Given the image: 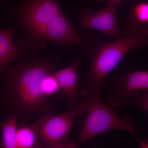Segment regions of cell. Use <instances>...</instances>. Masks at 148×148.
I'll return each instance as SVG.
<instances>
[{
	"instance_id": "7",
	"label": "cell",
	"mask_w": 148,
	"mask_h": 148,
	"mask_svg": "<svg viewBox=\"0 0 148 148\" xmlns=\"http://www.w3.org/2000/svg\"><path fill=\"white\" fill-rule=\"evenodd\" d=\"M62 12L58 0H34L24 12L23 21L29 32L38 37L46 26Z\"/></svg>"
},
{
	"instance_id": "4",
	"label": "cell",
	"mask_w": 148,
	"mask_h": 148,
	"mask_svg": "<svg viewBox=\"0 0 148 148\" xmlns=\"http://www.w3.org/2000/svg\"><path fill=\"white\" fill-rule=\"evenodd\" d=\"M101 94L95 93L94 100L87 111L77 143L78 145L109 130H123L133 136L138 132L132 118L130 116L122 118L118 116L113 108L103 103Z\"/></svg>"
},
{
	"instance_id": "3",
	"label": "cell",
	"mask_w": 148,
	"mask_h": 148,
	"mask_svg": "<svg viewBox=\"0 0 148 148\" xmlns=\"http://www.w3.org/2000/svg\"><path fill=\"white\" fill-rule=\"evenodd\" d=\"M95 96V93L83 89L81 97L67 112L57 115L44 114L34 123L42 147H77V143L69 142L68 135L76 118L87 112Z\"/></svg>"
},
{
	"instance_id": "16",
	"label": "cell",
	"mask_w": 148,
	"mask_h": 148,
	"mask_svg": "<svg viewBox=\"0 0 148 148\" xmlns=\"http://www.w3.org/2000/svg\"><path fill=\"white\" fill-rule=\"evenodd\" d=\"M96 2H101L103 0H95ZM109 2V4L117 6L120 2L122 1L123 0H107Z\"/></svg>"
},
{
	"instance_id": "14",
	"label": "cell",
	"mask_w": 148,
	"mask_h": 148,
	"mask_svg": "<svg viewBox=\"0 0 148 148\" xmlns=\"http://www.w3.org/2000/svg\"><path fill=\"white\" fill-rule=\"evenodd\" d=\"M138 101L139 109L148 112V89L143 90L140 93Z\"/></svg>"
},
{
	"instance_id": "5",
	"label": "cell",
	"mask_w": 148,
	"mask_h": 148,
	"mask_svg": "<svg viewBox=\"0 0 148 148\" xmlns=\"http://www.w3.org/2000/svg\"><path fill=\"white\" fill-rule=\"evenodd\" d=\"M148 89V71H135L113 79L107 95L112 108L138 101L140 90Z\"/></svg>"
},
{
	"instance_id": "9",
	"label": "cell",
	"mask_w": 148,
	"mask_h": 148,
	"mask_svg": "<svg viewBox=\"0 0 148 148\" xmlns=\"http://www.w3.org/2000/svg\"><path fill=\"white\" fill-rule=\"evenodd\" d=\"M80 59L78 58L75 63L64 69L54 71V75L60 88L67 96L69 101V109L71 108L81 97L83 90H77Z\"/></svg>"
},
{
	"instance_id": "12",
	"label": "cell",
	"mask_w": 148,
	"mask_h": 148,
	"mask_svg": "<svg viewBox=\"0 0 148 148\" xmlns=\"http://www.w3.org/2000/svg\"><path fill=\"white\" fill-rule=\"evenodd\" d=\"M39 140L34 123L29 124L25 122L17 128V148H42Z\"/></svg>"
},
{
	"instance_id": "13",
	"label": "cell",
	"mask_w": 148,
	"mask_h": 148,
	"mask_svg": "<svg viewBox=\"0 0 148 148\" xmlns=\"http://www.w3.org/2000/svg\"><path fill=\"white\" fill-rule=\"evenodd\" d=\"M129 18L132 24L145 26L148 24V2H141L132 7Z\"/></svg>"
},
{
	"instance_id": "1",
	"label": "cell",
	"mask_w": 148,
	"mask_h": 148,
	"mask_svg": "<svg viewBox=\"0 0 148 148\" xmlns=\"http://www.w3.org/2000/svg\"><path fill=\"white\" fill-rule=\"evenodd\" d=\"M54 71L52 61L39 58L7 67L0 78V103L6 112L24 122L34 115L53 113L46 86Z\"/></svg>"
},
{
	"instance_id": "10",
	"label": "cell",
	"mask_w": 148,
	"mask_h": 148,
	"mask_svg": "<svg viewBox=\"0 0 148 148\" xmlns=\"http://www.w3.org/2000/svg\"><path fill=\"white\" fill-rule=\"evenodd\" d=\"M13 28L0 31V78L8 65L21 54L12 39Z\"/></svg>"
},
{
	"instance_id": "15",
	"label": "cell",
	"mask_w": 148,
	"mask_h": 148,
	"mask_svg": "<svg viewBox=\"0 0 148 148\" xmlns=\"http://www.w3.org/2000/svg\"><path fill=\"white\" fill-rule=\"evenodd\" d=\"M134 137L136 138V140L138 141L141 148H148V140H147L145 142H144L140 140L136 135H135Z\"/></svg>"
},
{
	"instance_id": "6",
	"label": "cell",
	"mask_w": 148,
	"mask_h": 148,
	"mask_svg": "<svg viewBox=\"0 0 148 148\" xmlns=\"http://www.w3.org/2000/svg\"><path fill=\"white\" fill-rule=\"evenodd\" d=\"M38 37L62 44L81 46L90 55L95 54L100 42L92 35L84 36L78 34L63 12L48 24Z\"/></svg>"
},
{
	"instance_id": "11",
	"label": "cell",
	"mask_w": 148,
	"mask_h": 148,
	"mask_svg": "<svg viewBox=\"0 0 148 148\" xmlns=\"http://www.w3.org/2000/svg\"><path fill=\"white\" fill-rule=\"evenodd\" d=\"M18 119L14 114H10L0 122V129L2 138L0 147L3 148H17L16 132Z\"/></svg>"
},
{
	"instance_id": "2",
	"label": "cell",
	"mask_w": 148,
	"mask_h": 148,
	"mask_svg": "<svg viewBox=\"0 0 148 148\" xmlns=\"http://www.w3.org/2000/svg\"><path fill=\"white\" fill-rule=\"evenodd\" d=\"M148 47V25L130 24L123 37L111 42H100L95 58L85 79L90 81L88 90L102 93L106 84L104 79L126 53L134 48Z\"/></svg>"
},
{
	"instance_id": "8",
	"label": "cell",
	"mask_w": 148,
	"mask_h": 148,
	"mask_svg": "<svg viewBox=\"0 0 148 148\" xmlns=\"http://www.w3.org/2000/svg\"><path fill=\"white\" fill-rule=\"evenodd\" d=\"M116 6L109 4L106 8L94 12L91 9H84L79 18V24L82 31L87 29H95L114 38L121 36L117 21Z\"/></svg>"
}]
</instances>
